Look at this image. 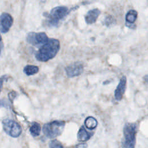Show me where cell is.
<instances>
[{"instance_id":"obj_10","label":"cell","mask_w":148,"mask_h":148,"mask_svg":"<svg viewBox=\"0 0 148 148\" xmlns=\"http://www.w3.org/2000/svg\"><path fill=\"white\" fill-rule=\"evenodd\" d=\"M138 16V13L135 10H129L125 15V25L130 28L135 29L136 26L134 24Z\"/></svg>"},{"instance_id":"obj_2","label":"cell","mask_w":148,"mask_h":148,"mask_svg":"<svg viewBox=\"0 0 148 148\" xmlns=\"http://www.w3.org/2000/svg\"><path fill=\"white\" fill-rule=\"evenodd\" d=\"M137 125L134 123H127L123 127V138L121 140L122 148H135Z\"/></svg>"},{"instance_id":"obj_8","label":"cell","mask_w":148,"mask_h":148,"mask_svg":"<svg viewBox=\"0 0 148 148\" xmlns=\"http://www.w3.org/2000/svg\"><path fill=\"white\" fill-rule=\"evenodd\" d=\"M67 76L73 77L80 75L83 71V65L80 62H76L67 66L65 68Z\"/></svg>"},{"instance_id":"obj_1","label":"cell","mask_w":148,"mask_h":148,"mask_svg":"<svg viewBox=\"0 0 148 148\" xmlns=\"http://www.w3.org/2000/svg\"><path fill=\"white\" fill-rule=\"evenodd\" d=\"M60 48V43L58 39L49 38L47 42L40 46L35 54V57L39 61H47L56 56Z\"/></svg>"},{"instance_id":"obj_12","label":"cell","mask_w":148,"mask_h":148,"mask_svg":"<svg viewBox=\"0 0 148 148\" xmlns=\"http://www.w3.org/2000/svg\"><path fill=\"white\" fill-rule=\"evenodd\" d=\"M93 133L88 132L84 126H82L77 133V139L80 142H86L90 139Z\"/></svg>"},{"instance_id":"obj_14","label":"cell","mask_w":148,"mask_h":148,"mask_svg":"<svg viewBox=\"0 0 148 148\" xmlns=\"http://www.w3.org/2000/svg\"><path fill=\"white\" fill-rule=\"evenodd\" d=\"M39 71V68L37 66L27 65L24 68V72L28 76L37 73Z\"/></svg>"},{"instance_id":"obj_16","label":"cell","mask_w":148,"mask_h":148,"mask_svg":"<svg viewBox=\"0 0 148 148\" xmlns=\"http://www.w3.org/2000/svg\"><path fill=\"white\" fill-rule=\"evenodd\" d=\"M103 24L107 27H110L116 24V20L112 16L109 15L105 18Z\"/></svg>"},{"instance_id":"obj_4","label":"cell","mask_w":148,"mask_h":148,"mask_svg":"<svg viewBox=\"0 0 148 148\" xmlns=\"http://www.w3.org/2000/svg\"><path fill=\"white\" fill-rule=\"evenodd\" d=\"M65 123L62 121H53L45 124L43 127V132L49 138H54L61 134Z\"/></svg>"},{"instance_id":"obj_15","label":"cell","mask_w":148,"mask_h":148,"mask_svg":"<svg viewBox=\"0 0 148 148\" xmlns=\"http://www.w3.org/2000/svg\"><path fill=\"white\" fill-rule=\"evenodd\" d=\"M29 131L32 136L34 137L38 136L40 134V124L37 122L33 123L29 128Z\"/></svg>"},{"instance_id":"obj_17","label":"cell","mask_w":148,"mask_h":148,"mask_svg":"<svg viewBox=\"0 0 148 148\" xmlns=\"http://www.w3.org/2000/svg\"><path fill=\"white\" fill-rule=\"evenodd\" d=\"M50 148H64L62 145L57 140H51L49 143Z\"/></svg>"},{"instance_id":"obj_5","label":"cell","mask_w":148,"mask_h":148,"mask_svg":"<svg viewBox=\"0 0 148 148\" xmlns=\"http://www.w3.org/2000/svg\"><path fill=\"white\" fill-rule=\"evenodd\" d=\"M2 124L3 130L9 136L17 138L21 135V128L16 121L10 119H5L2 121Z\"/></svg>"},{"instance_id":"obj_22","label":"cell","mask_w":148,"mask_h":148,"mask_svg":"<svg viewBox=\"0 0 148 148\" xmlns=\"http://www.w3.org/2000/svg\"><path fill=\"white\" fill-rule=\"evenodd\" d=\"M0 105H1V103H0Z\"/></svg>"},{"instance_id":"obj_18","label":"cell","mask_w":148,"mask_h":148,"mask_svg":"<svg viewBox=\"0 0 148 148\" xmlns=\"http://www.w3.org/2000/svg\"><path fill=\"white\" fill-rule=\"evenodd\" d=\"M8 76L7 75H3L0 77V92H1L3 82L5 81H6L8 80Z\"/></svg>"},{"instance_id":"obj_19","label":"cell","mask_w":148,"mask_h":148,"mask_svg":"<svg viewBox=\"0 0 148 148\" xmlns=\"http://www.w3.org/2000/svg\"><path fill=\"white\" fill-rule=\"evenodd\" d=\"M87 144L86 143H81L79 144H77L76 146V148H87Z\"/></svg>"},{"instance_id":"obj_11","label":"cell","mask_w":148,"mask_h":148,"mask_svg":"<svg viewBox=\"0 0 148 148\" xmlns=\"http://www.w3.org/2000/svg\"><path fill=\"white\" fill-rule=\"evenodd\" d=\"M101 13V11L97 9H93L89 10L85 16V21L87 24H92L97 20Z\"/></svg>"},{"instance_id":"obj_21","label":"cell","mask_w":148,"mask_h":148,"mask_svg":"<svg viewBox=\"0 0 148 148\" xmlns=\"http://www.w3.org/2000/svg\"><path fill=\"white\" fill-rule=\"evenodd\" d=\"M143 79H144V80H145L146 82L148 83V74H147V75H146L143 77Z\"/></svg>"},{"instance_id":"obj_20","label":"cell","mask_w":148,"mask_h":148,"mask_svg":"<svg viewBox=\"0 0 148 148\" xmlns=\"http://www.w3.org/2000/svg\"><path fill=\"white\" fill-rule=\"evenodd\" d=\"M2 37H1V35L0 34V55H1V50H2Z\"/></svg>"},{"instance_id":"obj_6","label":"cell","mask_w":148,"mask_h":148,"mask_svg":"<svg viewBox=\"0 0 148 148\" xmlns=\"http://www.w3.org/2000/svg\"><path fill=\"white\" fill-rule=\"evenodd\" d=\"M49 38L47 35L43 32H29L27 36V41L28 43L35 46H39L46 42H47Z\"/></svg>"},{"instance_id":"obj_9","label":"cell","mask_w":148,"mask_h":148,"mask_svg":"<svg viewBox=\"0 0 148 148\" xmlns=\"http://www.w3.org/2000/svg\"><path fill=\"white\" fill-rule=\"evenodd\" d=\"M126 83H127L126 76H123L120 79L119 83L118 84L114 91V97L116 100L120 101L122 99L125 91Z\"/></svg>"},{"instance_id":"obj_7","label":"cell","mask_w":148,"mask_h":148,"mask_svg":"<svg viewBox=\"0 0 148 148\" xmlns=\"http://www.w3.org/2000/svg\"><path fill=\"white\" fill-rule=\"evenodd\" d=\"M13 23V18L8 13H3L0 15V31L5 34L9 31Z\"/></svg>"},{"instance_id":"obj_3","label":"cell","mask_w":148,"mask_h":148,"mask_svg":"<svg viewBox=\"0 0 148 148\" xmlns=\"http://www.w3.org/2000/svg\"><path fill=\"white\" fill-rule=\"evenodd\" d=\"M71 9H69L64 6H59L53 8L49 14H44L47 19L48 25L49 27H57L59 22L70 13Z\"/></svg>"},{"instance_id":"obj_13","label":"cell","mask_w":148,"mask_h":148,"mask_svg":"<svg viewBox=\"0 0 148 148\" xmlns=\"http://www.w3.org/2000/svg\"><path fill=\"white\" fill-rule=\"evenodd\" d=\"M84 125L89 130L95 128L98 125L97 120L93 117H87L84 120Z\"/></svg>"}]
</instances>
